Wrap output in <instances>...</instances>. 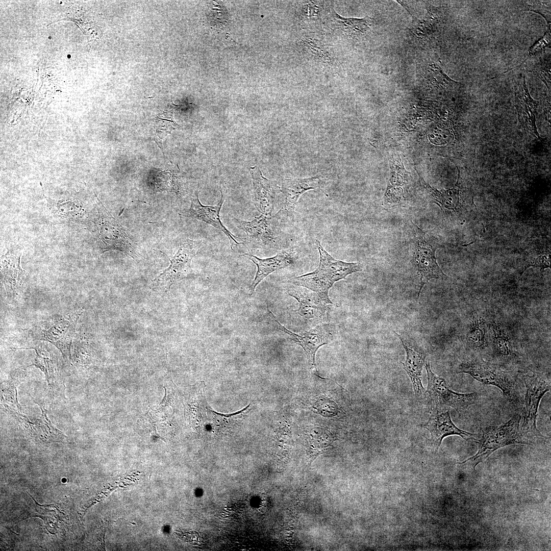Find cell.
<instances>
[{"label": "cell", "instance_id": "6da1fadb", "mask_svg": "<svg viewBox=\"0 0 551 551\" xmlns=\"http://www.w3.org/2000/svg\"><path fill=\"white\" fill-rule=\"evenodd\" d=\"M315 244L320 258L317 268L312 272L291 278L287 282L316 293L331 305L333 303L329 296V290L336 282L350 274L361 271V265L357 262H346L333 258L318 239L315 240Z\"/></svg>", "mask_w": 551, "mask_h": 551}, {"label": "cell", "instance_id": "7a4b0ae2", "mask_svg": "<svg viewBox=\"0 0 551 551\" xmlns=\"http://www.w3.org/2000/svg\"><path fill=\"white\" fill-rule=\"evenodd\" d=\"M521 416L514 415L506 422L499 425L488 426L482 429V435L477 441L479 449L473 456L457 464H468L475 470L476 466L484 461L496 450L512 444L533 445L535 442L526 437L520 430Z\"/></svg>", "mask_w": 551, "mask_h": 551}, {"label": "cell", "instance_id": "3957f363", "mask_svg": "<svg viewBox=\"0 0 551 551\" xmlns=\"http://www.w3.org/2000/svg\"><path fill=\"white\" fill-rule=\"evenodd\" d=\"M233 221L245 233L242 244L249 248L280 251L289 246L288 237L282 229L285 222L275 215L261 214L250 221L233 217Z\"/></svg>", "mask_w": 551, "mask_h": 551}, {"label": "cell", "instance_id": "277c9868", "mask_svg": "<svg viewBox=\"0 0 551 551\" xmlns=\"http://www.w3.org/2000/svg\"><path fill=\"white\" fill-rule=\"evenodd\" d=\"M458 373H465L484 385L497 387L511 403L518 405L521 402L519 386L516 379L503 371L495 365L484 361L474 359L462 362Z\"/></svg>", "mask_w": 551, "mask_h": 551}, {"label": "cell", "instance_id": "5b68a950", "mask_svg": "<svg viewBox=\"0 0 551 551\" xmlns=\"http://www.w3.org/2000/svg\"><path fill=\"white\" fill-rule=\"evenodd\" d=\"M78 318L70 315H57L40 322L32 334L36 339L55 345L64 359L72 361L70 349Z\"/></svg>", "mask_w": 551, "mask_h": 551}, {"label": "cell", "instance_id": "8992f818", "mask_svg": "<svg viewBox=\"0 0 551 551\" xmlns=\"http://www.w3.org/2000/svg\"><path fill=\"white\" fill-rule=\"evenodd\" d=\"M97 209L98 216L95 224L99 238L104 244L103 252L117 250L134 259L138 258L136 243L124 229L101 203Z\"/></svg>", "mask_w": 551, "mask_h": 551}, {"label": "cell", "instance_id": "52a82bcc", "mask_svg": "<svg viewBox=\"0 0 551 551\" xmlns=\"http://www.w3.org/2000/svg\"><path fill=\"white\" fill-rule=\"evenodd\" d=\"M523 381L526 390L521 431L529 439L532 437L545 438L538 429L536 422L541 400L550 389V380L543 375L534 373L524 375Z\"/></svg>", "mask_w": 551, "mask_h": 551}, {"label": "cell", "instance_id": "ba28073f", "mask_svg": "<svg viewBox=\"0 0 551 551\" xmlns=\"http://www.w3.org/2000/svg\"><path fill=\"white\" fill-rule=\"evenodd\" d=\"M428 380L427 393L434 407H450L461 413L475 403L479 398L477 392L462 393L453 391L446 381L432 370L430 361L425 364Z\"/></svg>", "mask_w": 551, "mask_h": 551}, {"label": "cell", "instance_id": "9c48e42d", "mask_svg": "<svg viewBox=\"0 0 551 551\" xmlns=\"http://www.w3.org/2000/svg\"><path fill=\"white\" fill-rule=\"evenodd\" d=\"M267 311L269 315L276 322L278 329L287 334L292 341L304 349L310 367L311 368H316L315 357L316 352L320 346L335 339L336 336L335 325L331 323H320L308 331L296 334L283 325L268 307Z\"/></svg>", "mask_w": 551, "mask_h": 551}, {"label": "cell", "instance_id": "30bf717a", "mask_svg": "<svg viewBox=\"0 0 551 551\" xmlns=\"http://www.w3.org/2000/svg\"><path fill=\"white\" fill-rule=\"evenodd\" d=\"M200 244L199 242L189 239L182 242L174 256L169 258V266L153 280L154 285L168 290L176 282L186 277Z\"/></svg>", "mask_w": 551, "mask_h": 551}, {"label": "cell", "instance_id": "8fae6325", "mask_svg": "<svg viewBox=\"0 0 551 551\" xmlns=\"http://www.w3.org/2000/svg\"><path fill=\"white\" fill-rule=\"evenodd\" d=\"M413 224L415 227L416 239L414 263L421 281L419 296L422 287L430 280L446 276L436 261L435 254L437 246L428 243L425 237L426 232Z\"/></svg>", "mask_w": 551, "mask_h": 551}, {"label": "cell", "instance_id": "7c38bea8", "mask_svg": "<svg viewBox=\"0 0 551 551\" xmlns=\"http://www.w3.org/2000/svg\"><path fill=\"white\" fill-rule=\"evenodd\" d=\"M320 175L305 178L284 179L280 186L282 206L274 215L285 222L292 216L297 201L306 191L319 188L322 183Z\"/></svg>", "mask_w": 551, "mask_h": 551}, {"label": "cell", "instance_id": "4fadbf2b", "mask_svg": "<svg viewBox=\"0 0 551 551\" xmlns=\"http://www.w3.org/2000/svg\"><path fill=\"white\" fill-rule=\"evenodd\" d=\"M423 427L430 432L436 450L439 449L443 439L448 436L458 435L466 441L478 440L476 434L464 431L455 424L446 407H434L428 421Z\"/></svg>", "mask_w": 551, "mask_h": 551}, {"label": "cell", "instance_id": "5bb4252c", "mask_svg": "<svg viewBox=\"0 0 551 551\" xmlns=\"http://www.w3.org/2000/svg\"><path fill=\"white\" fill-rule=\"evenodd\" d=\"M287 293L298 302V308L294 312L303 321L319 323L324 319L328 306L330 304L316 293L295 285L288 288Z\"/></svg>", "mask_w": 551, "mask_h": 551}, {"label": "cell", "instance_id": "9a60e30c", "mask_svg": "<svg viewBox=\"0 0 551 551\" xmlns=\"http://www.w3.org/2000/svg\"><path fill=\"white\" fill-rule=\"evenodd\" d=\"M249 170L253 181L256 209L261 214L271 216L276 198L280 194V186L276 181L264 177L257 166L250 167Z\"/></svg>", "mask_w": 551, "mask_h": 551}, {"label": "cell", "instance_id": "2e32d148", "mask_svg": "<svg viewBox=\"0 0 551 551\" xmlns=\"http://www.w3.org/2000/svg\"><path fill=\"white\" fill-rule=\"evenodd\" d=\"M251 260L257 266L255 278L250 286L253 292L258 285L266 277L273 272L294 265L299 258L298 252L294 248L280 251L274 256L260 259L251 254L241 255Z\"/></svg>", "mask_w": 551, "mask_h": 551}, {"label": "cell", "instance_id": "e0dca14e", "mask_svg": "<svg viewBox=\"0 0 551 551\" xmlns=\"http://www.w3.org/2000/svg\"><path fill=\"white\" fill-rule=\"evenodd\" d=\"M220 193L221 198L215 206L202 205L196 193V198L192 200L190 207L186 214L187 216L201 220L223 232L229 239L231 248L233 249L234 246L242 244L243 239L233 235L221 222L220 213L224 202V197L221 190Z\"/></svg>", "mask_w": 551, "mask_h": 551}, {"label": "cell", "instance_id": "ac0fdd59", "mask_svg": "<svg viewBox=\"0 0 551 551\" xmlns=\"http://www.w3.org/2000/svg\"><path fill=\"white\" fill-rule=\"evenodd\" d=\"M32 398L40 408L41 414L39 418L30 420L27 416L21 414V412L12 411L10 412L14 414L24 428L36 439L45 443L60 442L64 440L66 437L65 435L52 423L47 415L44 407L36 402L32 397Z\"/></svg>", "mask_w": 551, "mask_h": 551}, {"label": "cell", "instance_id": "d6986e66", "mask_svg": "<svg viewBox=\"0 0 551 551\" xmlns=\"http://www.w3.org/2000/svg\"><path fill=\"white\" fill-rule=\"evenodd\" d=\"M394 333L400 339L406 352V359L404 362H402L403 368L411 379L416 397L421 399L423 398L426 391L421 380L425 356L407 346L403 341L402 338L397 333L395 332Z\"/></svg>", "mask_w": 551, "mask_h": 551}, {"label": "cell", "instance_id": "ffe728a7", "mask_svg": "<svg viewBox=\"0 0 551 551\" xmlns=\"http://www.w3.org/2000/svg\"><path fill=\"white\" fill-rule=\"evenodd\" d=\"M6 254L1 259V281L7 294L14 296L21 282L24 271L20 266V255Z\"/></svg>", "mask_w": 551, "mask_h": 551}, {"label": "cell", "instance_id": "44dd1931", "mask_svg": "<svg viewBox=\"0 0 551 551\" xmlns=\"http://www.w3.org/2000/svg\"><path fill=\"white\" fill-rule=\"evenodd\" d=\"M517 87L515 96L517 109L519 115L522 116L527 124H529L533 134L539 138L536 126V117L539 103L531 97L524 76L519 80Z\"/></svg>", "mask_w": 551, "mask_h": 551}, {"label": "cell", "instance_id": "7402d4cb", "mask_svg": "<svg viewBox=\"0 0 551 551\" xmlns=\"http://www.w3.org/2000/svg\"><path fill=\"white\" fill-rule=\"evenodd\" d=\"M33 349L35 350L36 357L32 364L30 366H34L43 372L50 389L55 392L59 391L60 388L63 387L64 384L59 382L57 378L55 361L49 353L43 347L42 345H38L34 347L14 348V349Z\"/></svg>", "mask_w": 551, "mask_h": 551}, {"label": "cell", "instance_id": "603a6c76", "mask_svg": "<svg viewBox=\"0 0 551 551\" xmlns=\"http://www.w3.org/2000/svg\"><path fill=\"white\" fill-rule=\"evenodd\" d=\"M332 17L336 26L346 35L354 38H360L370 31L372 19L369 17L362 18L344 17L333 10Z\"/></svg>", "mask_w": 551, "mask_h": 551}, {"label": "cell", "instance_id": "cb8c5ba5", "mask_svg": "<svg viewBox=\"0 0 551 551\" xmlns=\"http://www.w3.org/2000/svg\"><path fill=\"white\" fill-rule=\"evenodd\" d=\"M24 371L16 369L1 385V402L9 411L21 412V407L17 400V387L24 378Z\"/></svg>", "mask_w": 551, "mask_h": 551}, {"label": "cell", "instance_id": "d4e9b609", "mask_svg": "<svg viewBox=\"0 0 551 551\" xmlns=\"http://www.w3.org/2000/svg\"><path fill=\"white\" fill-rule=\"evenodd\" d=\"M155 184L160 190L173 191L177 194H181L184 190L178 175L168 171L159 172L156 178Z\"/></svg>", "mask_w": 551, "mask_h": 551}, {"label": "cell", "instance_id": "484cf974", "mask_svg": "<svg viewBox=\"0 0 551 551\" xmlns=\"http://www.w3.org/2000/svg\"><path fill=\"white\" fill-rule=\"evenodd\" d=\"M301 45L305 53L314 60L324 63L331 62L330 53L318 41L310 38H305L302 40Z\"/></svg>", "mask_w": 551, "mask_h": 551}, {"label": "cell", "instance_id": "4316f807", "mask_svg": "<svg viewBox=\"0 0 551 551\" xmlns=\"http://www.w3.org/2000/svg\"><path fill=\"white\" fill-rule=\"evenodd\" d=\"M426 187L430 190L433 197L440 203L442 206L448 209L456 208L459 202V190L455 188L447 190H437L424 183Z\"/></svg>", "mask_w": 551, "mask_h": 551}, {"label": "cell", "instance_id": "83f0119b", "mask_svg": "<svg viewBox=\"0 0 551 551\" xmlns=\"http://www.w3.org/2000/svg\"><path fill=\"white\" fill-rule=\"evenodd\" d=\"M494 340V350L500 357L510 358L514 356V352L507 335L500 330H496Z\"/></svg>", "mask_w": 551, "mask_h": 551}, {"label": "cell", "instance_id": "f1b7e54d", "mask_svg": "<svg viewBox=\"0 0 551 551\" xmlns=\"http://www.w3.org/2000/svg\"><path fill=\"white\" fill-rule=\"evenodd\" d=\"M533 67L531 68V70H529V72L536 75L538 78L542 80L548 88H550V60L545 59V58L543 57L542 59L539 60L536 63L533 65Z\"/></svg>", "mask_w": 551, "mask_h": 551}, {"label": "cell", "instance_id": "f546056e", "mask_svg": "<svg viewBox=\"0 0 551 551\" xmlns=\"http://www.w3.org/2000/svg\"><path fill=\"white\" fill-rule=\"evenodd\" d=\"M314 407L323 416H332L338 412L335 403L324 397H319L315 403Z\"/></svg>", "mask_w": 551, "mask_h": 551}, {"label": "cell", "instance_id": "4dcf8cb0", "mask_svg": "<svg viewBox=\"0 0 551 551\" xmlns=\"http://www.w3.org/2000/svg\"><path fill=\"white\" fill-rule=\"evenodd\" d=\"M550 30H548L544 35L535 42L530 48L529 51V57H534L542 55L545 53L547 47L550 45Z\"/></svg>", "mask_w": 551, "mask_h": 551}, {"label": "cell", "instance_id": "1f68e13d", "mask_svg": "<svg viewBox=\"0 0 551 551\" xmlns=\"http://www.w3.org/2000/svg\"><path fill=\"white\" fill-rule=\"evenodd\" d=\"M480 327V325L475 323L470 328L468 333L469 340L476 347H480L484 343V331Z\"/></svg>", "mask_w": 551, "mask_h": 551}, {"label": "cell", "instance_id": "d6a6232c", "mask_svg": "<svg viewBox=\"0 0 551 551\" xmlns=\"http://www.w3.org/2000/svg\"><path fill=\"white\" fill-rule=\"evenodd\" d=\"M303 7L300 8V16L306 19H310L311 17L318 16L320 12V7L315 3L312 2H306Z\"/></svg>", "mask_w": 551, "mask_h": 551}]
</instances>
